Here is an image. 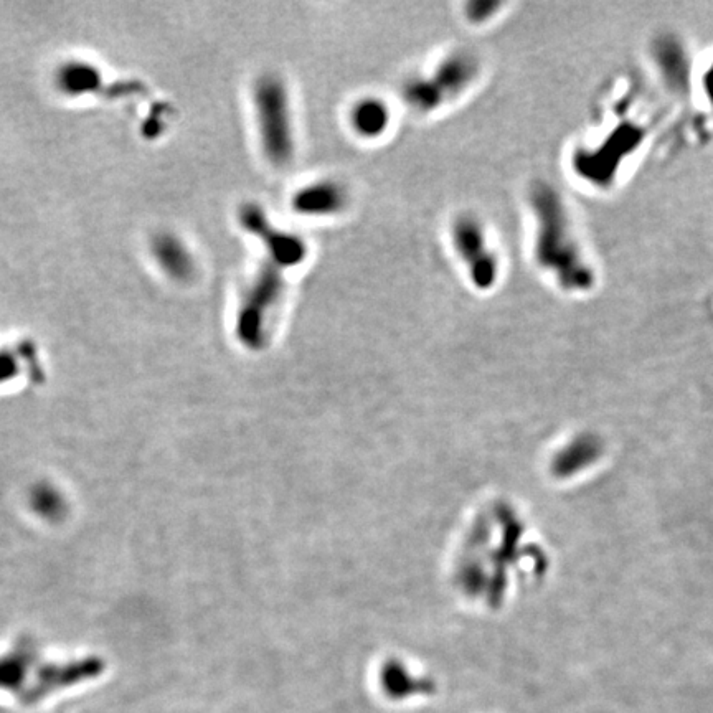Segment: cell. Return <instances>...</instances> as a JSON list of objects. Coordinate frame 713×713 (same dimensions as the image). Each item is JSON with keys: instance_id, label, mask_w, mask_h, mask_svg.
Wrapping results in <instances>:
<instances>
[{"instance_id": "2", "label": "cell", "mask_w": 713, "mask_h": 713, "mask_svg": "<svg viewBox=\"0 0 713 713\" xmlns=\"http://www.w3.org/2000/svg\"><path fill=\"white\" fill-rule=\"evenodd\" d=\"M532 204L539 223L535 253L540 266L552 270L565 286H585L590 278L586 276V266L580 265L557 195L545 185H537L532 190Z\"/></svg>"}, {"instance_id": "9", "label": "cell", "mask_w": 713, "mask_h": 713, "mask_svg": "<svg viewBox=\"0 0 713 713\" xmlns=\"http://www.w3.org/2000/svg\"><path fill=\"white\" fill-rule=\"evenodd\" d=\"M380 684H382L383 692L390 699L398 700V702L411 699L416 695H430L435 692V685L431 684L430 680L411 676L410 672L397 662L388 664L383 669L380 674Z\"/></svg>"}, {"instance_id": "10", "label": "cell", "mask_w": 713, "mask_h": 713, "mask_svg": "<svg viewBox=\"0 0 713 713\" xmlns=\"http://www.w3.org/2000/svg\"><path fill=\"white\" fill-rule=\"evenodd\" d=\"M350 124L355 134L365 139H375L387 131L390 111L387 104L377 98H364L350 109Z\"/></svg>"}, {"instance_id": "1", "label": "cell", "mask_w": 713, "mask_h": 713, "mask_svg": "<svg viewBox=\"0 0 713 713\" xmlns=\"http://www.w3.org/2000/svg\"><path fill=\"white\" fill-rule=\"evenodd\" d=\"M90 672L83 659L70 662H38L30 644L0 657V690L17 695L24 704L42 702L48 695L88 680Z\"/></svg>"}, {"instance_id": "6", "label": "cell", "mask_w": 713, "mask_h": 713, "mask_svg": "<svg viewBox=\"0 0 713 713\" xmlns=\"http://www.w3.org/2000/svg\"><path fill=\"white\" fill-rule=\"evenodd\" d=\"M241 228L260 241L266 251V258L274 261L284 270L301 265L307 256V245L303 238L274 227L265 210L258 204H245L238 213Z\"/></svg>"}, {"instance_id": "3", "label": "cell", "mask_w": 713, "mask_h": 713, "mask_svg": "<svg viewBox=\"0 0 713 713\" xmlns=\"http://www.w3.org/2000/svg\"><path fill=\"white\" fill-rule=\"evenodd\" d=\"M253 100L258 136L266 159L276 167L288 166L296 151L288 88L279 76H261L256 81Z\"/></svg>"}, {"instance_id": "7", "label": "cell", "mask_w": 713, "mask_h": 713, "mask_svg": "<svg viewBox=\"0 0 713 713\" xmlns=\"http://www.w3.org/2000/svg\"><path fill=\"white\" fill-rule=\"evenodd\" d=\"M453 245L459 258L468 268L474 286L492 288L499 274V263L481 223L469 215H461L453 223Z\"/></svg>"}, {"instance_id": "5", "label": "cell", "mask_w": 713, "mask_h": 713, "mask_svg": "<svg viewBox=\"0 0 713 713\" xmlns=\"http://www.w3.org/2000/svg\"><path fill=\"white\" fill-rule=\"evenodd\" d=\"M284 268L266 258L241 294L237 314V334L243 344L260 349L268 337L271 316L286 291Z\"/></svg>"}, {"instance_id": "8", "label": "cell", "mask_w": 713, "mask_h": 713, "mask_svg": "<svg viewBox=\"0 0 713 713\" xmlns=\"http://www.w3.org/2000/svg\"><path fill=\"white\" fill-rule=\"evenodd\" d=\"M349 194L336 180H317L294 194V210L306 217H331L347 207Z\"/></svg>"}, {"instance_id": "4", "label": "cell", "mask_w": 713, "mask_h": 713, "mask_svg": "<svg viewBox=\"0 0 713 713\" xmlns=\"http://www.w3.org/2000/svg\"><path fill=\"white\" fill-rule=\"evenodd\" d=\"M477 75L479 62L473 53H449L428 75L415 76L405 83L403 100L416 113H433L463 95Z\"/></svg>"}]
</instances>
